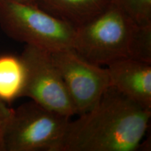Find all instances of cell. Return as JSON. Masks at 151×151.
Segmentation results:
<instances>
[{
    "label": "cell",
    "instance_id": "obj_2",
    "mask_svg": "<svg viewBox=\"0 0 151 151\" xmlns=\"http://www.w3.org/2000/svg\"><path fill=\"white\" fill-rule=\"evenodd\" d=\"M73 50L95 65L130 58L151 64V25L136 23L113 3L76 29Z\"/></svg>",
    "mask_w": 151,
    "mask_h": 151
},
{
    "label": "cell",
    "instance_id": "obj_11",
    "mask_svg": "<svg viewBox=\"0 0 151 151\" xmlns=\"http://www.w3.org/2000/svg\"><path fill=\"white\" fill-rule=\"evenodd\" d=\"M14 111V109L9 108L6 103L0 100V151H6L5 138Z\"/></svg>",
    "mask_w": 151,
    "mask_h": 151
},
{
    "label": "cell",
    "instance_id": "obj_12",
    "mask_svg": "<svg viewBox=\"0 0 151 151\" xmlns=\"http://www.w3.org/2000/svg\"><path fill=\"white\" fill-rule=\"evenodd\" d=\"M1 1H4V0H0ZM18 1H24V2H31V3H35V0H18Z\"/></svg>",
    "mask_w": 151,
    "mask_h": 151
},
{
    "label": "cell",
    "instance_id": "obj_1",
    "mask_svg": "<svg viewBox=\"0 0 151 151\" xmlns=\"http://www.w3.org/2000/svg\"><path fill=\"white\" fill-rule=\"evenodd\" d=\"M151 110L110 86L88 112L70 121L58 151H134L141 146Z\"/></svg>",
    "mask_w": 151,
    "mask_h": 151
},
{
    "label": "cell",
    "instance_id": "obj_7",
    "mask_svg": "<svg viewBox=\"0 0 151 151\" xmlns=\"http://www.w3.org/2000/svg\"><path fill=\"white\" fill-rule=\"evenodd\" d=\"M111 86L138 104L151 110V64L130 58L107 65Z\"/></svg>",
    "mask_w": 151,
    "mask_h": 151
},
{
    "label": "cell",
    "instance_id": "obj_5",
    "mask_svg": "<svg viewBox=\"0 0 151 151\" xmlns=\"http://www.w3.org/2000/svg\"><path fill=\"white\" fill-rule=\"evenodd\" d=\"M20 57L27 71L22 97H29L45 108L69 118L76 114L51 52L25 45Z\"/></svg>",
    "mask_w": 151,
    "mask_h": 151
},
{
    "label": "cell",
    "instance_id": "obj_10",
    "mask_svg": "<svg viewBox=\"0 0 151 151\" xmlns=\"http://www.w3.org/2000/svg\"><path fill=\"white\" fill-rule=\"evenodd\" d=\"M136 23L151 25V0H111Z\"/></svg>",
    "mask_w": 151,
    "mask_h": 151
},
{
    "label": "cell",
    "instance_id": "obj_3",
    "mask_svg": "<svg viewBox=\"0 0 151 151\" xmlns=\"http://www.w3.org/2000/svg\"><path fill=\"white\" fill-rule=\"evenodd\" d=\"M0 27L9 37L50 52L73 49L77 27L37 4L0 1Z\"/></svg>",
    "mask_w": 151,
    "mask_h": 151
},
{
    "label": "cell",
    "instance_id": "obj_9",
    "mask_svg": "<svg viewBox=\"0 0 151 151\" xmlns=\"http://www.w3.org/2000/svg\"><path fill=\"white\" fill-rule=\"evenodd\" d=\"M26 78L27 71L21 57L0 56V100L11 103L22 97Z\"/></svg>",
    "mask_w": 151,
    "mask_h": 151
},
{
    "label": "cell",
    "instance_id": "obj_6",
    "mask_svg": "<svg viewBox=\"0 0 151 151\" xmlns=\"http://www.w3.org/2000/svg\"><path fill=\"white\" fill-rule=\"evenodd\" d=\"M50 52L76 114L88 112L111 86L107 69L84 59L73 49Z\"/></svg>",
    "mask_w": 151,
    "mask_h": 151
},
{
    "label": "cell",
    "instance_id": "obj_4",
    "mask_svg": "<svg viewBox=\"0 0 151 151\" xmlns=\"http://www.w3.org/2000/svg\"><path fill=\"white\" fill-rule=\"evenodd\" d=\"M70 118L32 100L23 104L14 109L6 151H58Z\"/></svg>",
    "mask_w": 151,
    "mask_h": 151
},
{
    "label": "cell",
    "instance_id": "obj_8",
    "mask_svg": "<svg viewBox=\"0 0 151 151\" xmlns=\"http://www.w3.org/2000/svg\"><path fill=\"white\" fill-rule=\"evenodd\" d=\"M111 0H35L49 14L78 27L101 14Z\"/></svg>",
    "mask_w": 151,
    "mask_h": 151
}]
</instances>
